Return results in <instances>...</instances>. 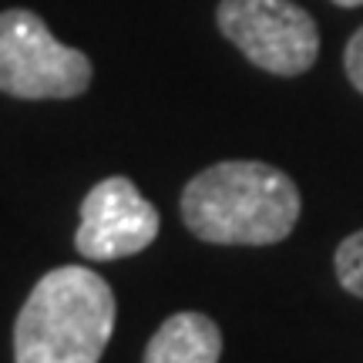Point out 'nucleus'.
I'll list each match as a JSON object with an SVG mask.
<instances>
[{
  "mask_svg": "<svg viewBox=\"0 0 363 363\" xmlns=\"http://www.w3.org/2000/svg\"><path fill=\"white\" fill-rule=\"evenodd\" d=\"M111 286L88 266L44 272L13 323V363H98L115 333Z\"/></svg>",
  "mask_w": 363,
  "mask_h": 363,
  "instance_id": "2",
  "label": "nucleus"
},
{
  "mask_svg": "<svg viewBox=\"0 0 363 363\" xmlns=\"http://www.w3.org/2000/svg\"><path fill=\"white\" fill-rule=\"evenodd\" d=\"M222 333L206 313H175L148 340L142 363H219Z\"/></svg>",
  "mask_w": 363,
  "mask_h": 363,
  "instance_id": "6",
  "label": "nucleus"
},
{
  "mask_svg": "<svg viewBox=\"0 0 363 363\" xmlns=\"http://www.w3.org/2000/svg\"><path fill=\"white\" fill-rule=\"evenodd\" d=\"M216 21L222 38L269 74L296 78L316 65L320 27L293 0H219Z\"/></svg>",
  "mask_w": 363,
  "mask_h": 363,
  "instance_id": "4",
  "label": "nucleus"
},
{
  "mask_svg": "<svg viewBox=\"0 0 363 363\" xmlns=\"http://www.w3.org/2000/svg\"><path fill=\"white\" fill-rule=\"evenodd\" d=\"M343 67H347V78L350 84L363 94V27L347 40V51H343Z\"/></svg>",
  "mask_w": 363,
  "mask_h": 363,
  "instance_id": "8",
  "label": "nucleus"
},
{
  "mask_svg": "<svg viewBox=\"0 0 363 363\" xmlns=\"http://www.w3.org/2000/svg\"><path fill=\"white\" fill-rule=\"evenodd\" d=\"M182 219L189 233L216 246H272L299 219V189L266 162H219L182 189Z\"/></svg>",
  "mask_w": 363,
  "mask_h": 363,
  "instance_id": "1",
  "label": "nucleus"
},
{
  "mask_svg": "<svg viewBox=\"0 0 363 363\" xmlns=\"http://www.w3.org/2000/svg\"><path fill=\"white\" fill-rule=\"evenodd\" d=\"M333 266H337L340 286H343L347 293L363 299V229L347 235V239L340 242L337 256H333Z\"/></svg>",
  "mask_w": 363,
  "mask_h": 363,
  "instance_id": "7",
  "label": "nucleus"
},
{
  "mask_svg": "<svg viewBox=\"0 0 363 363\" xmlns=\"http://www.w3.org/2000/svg\"><path fill=\"white\" fill-rule=\"evenodd\" d=\"M333 4H337V7H360L363 0H333Z\"/></svg>",
  "mask_w": 363,
  "mask_h": 363,
  "instance_id": "9",
  "label": "nucleus"
},
{
  "mask_svg": "<svg viewBox=\"0 0 363 363\" xmlns=\"http://www.w3.org/2000/svg\"><path fill=\"white\" fill-rule=\"evenodd\" d=\"M158 208L138 192V185L125 175H111L84 195L74 246L91 262L138 256L158 239Z\"/></svg>",
  "mask_w": 363,
  "mask_h": 363,
  "instance_id": "5",
  "label": "nucleus"
},
{
  "mask_svg": "<svg viewBox=\"0 0 363 363\" xmlns=\"http://www.w3.org/2000/svg\"><path fill=\"white\" fill-rule=\"evenodd\" d=\"M91 61L54 38L34 11H0V91L24 101H67L91 84Z\"/></svg>",
  "mask_w": 363,
  "mask_h": 363,
  "instance_id": "3",
  "label": "nucleus"
}]
</instances>
